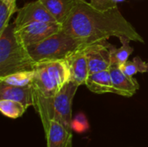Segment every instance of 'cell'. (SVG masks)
I'll use <instances>...</instances> for the list:
<instances>
[{"label": "cell", "mask_w": 148, "mask_h": 147, "mask_svg": "<svg viewBox=\"0 0 148 147\" xmlns=\"http://www.w3.org/2000/svg\"><path fill=\"white\" fill-rule=\"evenodd\" d=\"M62 25L64 32L88 44L105 42L112 36H127L131 41L145 42L117 6L100 10L87 1L76 0Z\"/></svg>", "instance_id": "1"}, {"label": "cell", "mask_w": 148, "mask_h": 147, "mask_svg": "<svg viewBox=\"0 0 148 147\" xmlns=\"http://www.w3.org/2000/svg\"><path fill=\"white\" fill-rule=\"evenodd\" d=\"M32 82L34 105L38 114L42 113L61 88L70 81L67 60L38 63Z\"/></svg>", "instance_id": "2"}, {"label": "cell", "mask_w": 148, "mask_h": 147, "mask_svg": "<svg viewBox=\"0 0 148 147\" xmlns=\"http://www.w3.org/2000/svg\"><path fill=\"white\" fill-rule=\"evenodd\" d=\"M89 45L91 44L72 36L62 29L42 42L28 46L27 49L34 62L38 64L47 62L67 60L74 53Z\"/></svg>", "instance_id": "3"}, {"label": "cell", "mask_w": 148, "mask_h": 147, "mask_svg": "<svg viewBox=\"0 0 148 147\" xmlns=\"http://www.w3.org/2000/svg\"><path fill=\"white\" fill-rule=\"evenodd\" d=\"M14 29V23L9 24L0 34V77L19 71L34 70L37 65L27 48L16 39Z\"/></svg>", "instance_id": "4"}, {"label": "cell", "mask_w": 148, "mask_h": 147, "mask_svg": "<svg viewBox=\"0 0 148 147\" xmlns=\"http://www.w3.org/2000/svg\"><path fill=\"white\" fill-rule=\"evenodd\" d=\"M77 88L78 86L73 82H67L49 103L44 111L39 114L44 132L47 131L50 120H53L71 129L72 103Z\"/></svg>", "instance_id": "5"}, {"label": "cell", "mask_w": 148, "mask_h": 147, "mask_svg": "<svg viewBox=\"0 0 148 147\" xmlns=\"http://www.w3.org/2000/svg\"><path fill=\"white\" fill-rule=\"evenodd\" d=\"M62 25L57 22H35L14 29L16 39L24 47L43 41L49 36L61 31Z\"/></svg>", "instance_id": "6"}, {"label": "cell", "mask_w": 148, "mask_h": 147, "mask_svg": "<svg viewBox=\"0 0 148 147\" xmlns=\"http://www.w3.org/2000/svg\"><path fill=\"white\" fill-rule=\"evenodd\" d=\"M88 72L97 73L108 69L112 63L110 43L107 41L101 43H93L85 49Z\"/></svg>", "instance_id": "7"}, {"label": "cell", "mask_w": 148, "mask_h": 147, "mask_svg": "<svg viewBox=\"0 0 148 147\" xmlns=\"http://www.w3.org/2000/svg\"><path fill=\"white\" fill-rule=\"evenodd\" d=\"M35 22H56L41 0L28 3L21 8L14 24L16 28H20Z\"/></svg>", "instance_id": "8"}, {"label": "cell", "mask_w": 148, "mask_h": 147, "mask_svg": "<svg viewBox=\"0 0 148 147\" xmlns=\"http://www.w3.org/2000/svg\"><path fill=\"white\" fill-rule=\"evenodd\" d=\"M108 69L112 78L114 94L126 97H132L140 88L137 80L125 75L121 70L119 65L112 63Z\"/></svg>", "instance_id": "9"}, {"label": "cell", "mask_w": 148, "mask_h": 147, "mask_svg": "<svg viewBox=\"0 0 148 147\" xmlns=\"http://www.w3.org/2000/svg\"><path fill=\"white\" fill-rule=\"evenodd\" d=\"M85 49L74 53L67 59L70 70L69 81L78 87L86 84V81L89 75Z\"/></svg>", "instance_id": "10"}, {"label": "cell", "mask_w": 148, "mask_h": 147, "mask_svg": "<svg viewBox=\"0 0 148 147\" xmlns=\"http://www.w3.org/2000/svg\"><path fill=\"white\" fill-rule=\"evenodd\" d=\"M72 130L56 120H50L46 133L47 147H72Z\"/></svg>", "instance_id": "11"}, {"label": "cell", "mask_w": 148, "mask_h": 147, "mask_svg": "<svg viewBox=\"0 0 148 147\" xmlns=\"http://www.w3.org/2000/svg\"><path fill=\"white\" fill-rule=\"evenodd\" d=\"M0 100H11L23 104L26 108L34 105L32 85L17 87L0 82Z\"/></svg>", "instance_id": "12"}, {"label": "cell", "mask_w": 148, "mask_h": 147, "mask_svg": "<svg viewBox=\"0 0 148 147\" xmlns=\"http://www.w3.org/2000/svg\"><path fill=\"white\" fill-rule=\"evenodd\" d=\"M87 88L95 94L113 93V83L109 69L90 74L86 81Z\"/></svg>", "instance_id": "13"}, {"label": "cell", "mask_w": 148, "mask_h": 147, "mask_svg": "<svg viewBox=\"0 0 148 147\" xmlns=\"http://www.w3.org/2000/svg\"><path fill=\"white\" fill-rule=\"evenodd\" d=\"M41 2L60 23L64 22L75 3V0H41Z\"/></svg>", "instance_id": "14"}, {"label": "cell", "mask_w": 148, "mask_h": 147, "mask_svg": "<svg viewBox=\"0 0 148 147\" xmlns=\"http://www.w3.org/2000/svg\"><path fill=\"white\" fill-rule=\"evenodd\" d=\"M35 74H36L35 69L19 71V72L8 75L3 77H0V82L3 84L17 86V87L29 86V85H32Z\"/></svg>", "instance_id": "15"}, {"label": "cell", "mask_w": 148, "mask_h": 147, "mask_svg": "<svg viewBox=\"0 0 148 147\" xmlns=\"http://www.w3.org/2000/svg\"><path fill=\"white\" fill-rule=\"evenodd\" d=\"M119 39L121 42V47L117 49L110 44V50L112 56V63H115L120 66L127 61L129 55L134 51V48L130 46L129 42L131 40L128 37L120 36Z\"/></svg>", "instance_id": "16"}, {"label": "cell", "mask_w": 148, "mask_h": 147, "mask_svg": "<svg viewBox=\"0 0 148 147\" xmlns=\"http://www.w3.org/2000/svg\"><path fill=\"white\" fill-rule=\"evenodd\" d=\"M26 107L20 102L11 100H0L1 113L10 119H17L25 113Z\"/></svg>", "instance_id": "17"}, {"label": "cell", "mask_w": 148, "mask_h": 147, "mask_svg": "<svg viewBox=\"0 0 148 147\" xmlns=\"http://www.w3.org/2000/svg\"><path fill=\"white\" fill-rule=\"evenodd\" d=\"M119 67L125 75L130 77L137 73H148V62L142 61L139 56H135L132 61H127Z\"/></svg>", "instance_id": "18"}, {"label": "cell", "mask_w": 148, "mask_h": 147, "mask_svg": "<svg viewBox=\"0 0 148 147\" xmlns=\"http://www.w3.org/2000/svg\"><path fill=\"white\" fill-rule=\"evenodd\" d=\"M16 10V3H6L0 1V34L8 27L11 16Z\"/></svg>", "instance_id": "19"}, {"label": "cell", "mask_w": 148, "mask_h": 147, "mask_svg": "<svg viewBox=\"0 0 148 147\" xmlns=\"http://www.w3.org/2000/svg\"><path fill=\"white\" fill-rule=\"evenodd\" d=\"M89 128V124L86 115L83 113H77L71 122V129L78 133H85Z\"/></svg>", "instance_id": "20"}, {"label": "cell", "mask_w": 148, "mask_h": 147, "mask_svg": "<svg viewBox=\"0 0 148 147\" xmlns=\"http://www.w3.org/2000/svg\"><path fill=\"white\" fill-rule=\"evenodd\" d=\"M90 3L100 10H107L117 6L114 0H90Z\"/></svg>", "instance_id": "21"}, {"label": "cell", "mask_w": 148, "mask_h": 147, "mask_svg": "<svg viewBox=\"0 0 148 147\" xmlns=\"http://www.w3.org/2000/svg\"><path fill=\"white\" fill-rule=\"evenodd\" d=\"M6 3H16V0H0Z\"/></svg>", "instance_id": "22"}, {"label": "cell", "mask_w": 148, "mask_h": 147, "mask_svg": "<svg viewBox=\"0 0 148 147\" xmlns=\"http://www.w3.org/2000/svg\"><path fill=\"white\" fill-rule=\"evenodd\" d=\"M114 1L117 3H119V2H122V1H124V0H114Z\"/></svg>", "instance_id": "23"}, {"label": "cell", "mask_w": 148, "mask_h": 147, "mask_svg": "<svg viewBox=\"0 0 148 147\" xmlns=\"http://www.w3.org/2000/svg\"><path fill=\"white\" fill-rule=\"evenodd\" d=\"M75 1H76V0H75ZM84 1H87V0H84Z\"/></svg>", "instance_id": "24"}]
</instances>
